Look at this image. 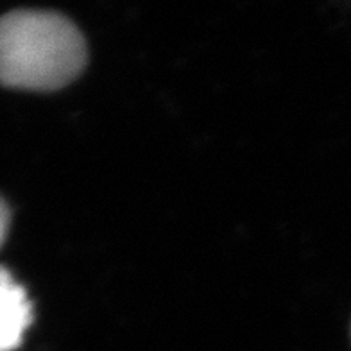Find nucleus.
<instances>
[{"label": "nucleus", "instance_id": "obj_1", "mask_svg": "<svg viewBox=\"0 0 351 351\" xmlns=\"http://www.w3.org/2000/svg\"><path fill=\"white\" fill-rule=\"evenodd\" d=\"M86 40L74 22L54 11L19 10L0 19V84L54 92L83 72Z\"/></svg>", "mask_w": 351, "mask_h": 351}, {"label": "nucleus", "instance_id": "obj_2", "mask_svg": "<svg viewBox=\"0 0 351 351\" xmlns=\"http://www.w3.org/2000/svg\"><path fill=\"white\" fill-rule=\"evenodd\" d=\"M33 324V305L27 291L10 269L0 265V351L20 348L23 335Z\"/></svg>", "mask_w": 351, "mask_h": 351}, {"label": "nucleus", "instance_id": "obj_3", "mask_svg": "<svg viewBox=\"0 0 351 351\" xmlns=\"http://www.w3.org/2000/svg\"><path fill=\"white\" fill-rule=\"evenodd\" d=\"M11 224V210L8 206V203L4 201V197H0V247L8 239V231H10Z\"/></svg>", "mask_w": 351, "mask_h": 351}]
</instances>
